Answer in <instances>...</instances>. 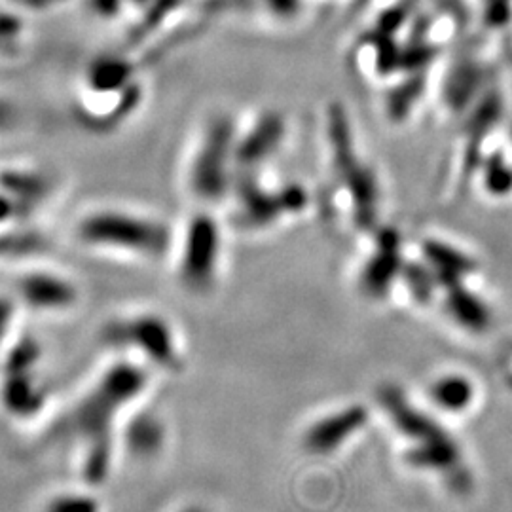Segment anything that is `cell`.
Here are the masks:
<instances>
[{
  "instance_id": "obj_1",
  "label": "cell",
  "mask_w": 512,
  "mask_h": 512,
  "mask_svg": "<svg viewBox=\"0 0 512 512\" xmlns=\"http://www.w3.org/2000/svg\"><path fill=\"white\" fill-rule=\"evenodd\" d=\"M76 238L93 251L154 260L171 251L173 238L162 220L129 211V209H97L78 220Z\"/></svg>"
},
{
  "instance_id": "obj_2",
  "label": "cell",
  "mask_w": 512,
  "mask_h": 512,
  "mask_svg": "<svg viewBox=\"0 0 512 512\" xmlns=\"http://www.w3.org/2000/svg\"><path fill=\"white\" fill-rule=\"evenodd\" d=\"M220 230L215 219L198 213L184 228L179 245V279L192 293L209 291L219 275Z\"/></svg>"
},
{
  "instance_id": "obj_3",
  "label": "cell",
  "mask_w": 512,
  "mask_h": 512,
  "mask_svg": "<svg viewBox=\"0 0 512 512\" xmlns=\"http://www.w3.org/2000/svg\"><path fill=\"white\" fill-rule=\"evenodd\" d=\"M110 338L139 349L158 365H173L177 359L175 330L160 315L137 313L133 317L114 321L109 327Z\"/></svg>"
},
{
  "instance_id": "obj_4",
  "label": "cell",
  "mask_w": 512,
  "mask_h": 512,
  "mask_svg": "<svg viewBox=\"0 0 512 512\" xmlns=\"http://www.w3.org/2000/svg\"><path fill=\"white\" fill-rule=\"evenodd\" d=\"M18 302L38 313H65L78 302V289L65 275L33 272L19 281Z\"/></svg>"
},
{
  "instance_id": "obj_5",
  "label": "cell",
  "mask_w": 512,
  "mask_h": 512,
  "mask_svg": "<svg viewBox=\"0 0 512 512\" xmlns=\"http://www.w3.org/2000/svg\"><path fill=\"white\" fill-rule=\"evenodd\" d=\"M50 512H97V503L84 495H67L57 499Z\"/></svg>"
},
{
  "instance_id": "obj_6",
  "label": "cell",
  "mask_w": 512,
  "mask_h": 512,
  "mask_svg": "<svg viewBox=\"0 0 512 512\" xmlns=\"http://www.w3.org/2000/svg\"><path fill=\"white\" fill-rule=\"evenodd\" d=\"M16 310H18V302L14 298H0V344L10 334Z\"/></svg>"
},
{
  "instance_id": "obj_7",
  "label": "cell",
  "mask_w": 512,
  "mask_h": 512,
  "mask_svg": "<svg viewBox=\"0 0 512 512\" xmlns=\"http://www.w3.org/2000/svg\"><path fill=\"white\" fill-rule=\"evenodd\" d=\"M14 124H16V109L8 101L0 99V131H6Z\"/></svg>"
}]
</instances>
